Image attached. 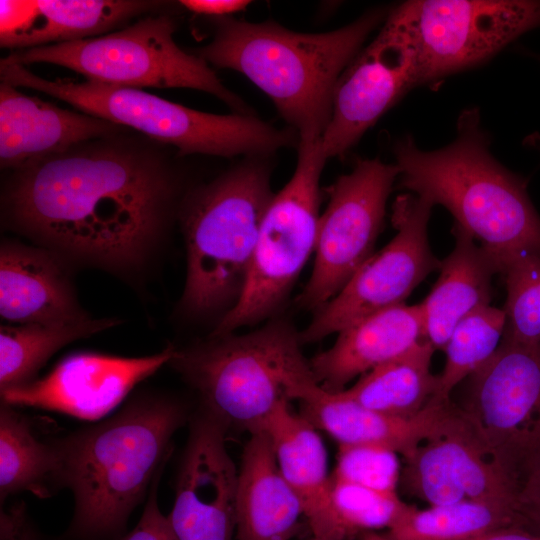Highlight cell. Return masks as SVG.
Masks as SVG:
<instances>
[{
	"instance_id": "6da1fadb",
	"label": "cell",
	"mask_w": 540,
	"mask_h": 540,
	"mask_svg": "<svg viewBox=\"0 0 540 540\" xmlns=\"http://www.w3.org/2000/svg\"><path fill=\"white\" fill-rule=\"evenodd\" d=\"M119 134L13 171L6 219L54 252L112 268L140 263L181 203L180 180L161 153Z\"/></svg>"
},
{
	"instance_id": "7a4b0ae2",
	"label": "cell",
	"mask_w": 540,
	"mask_h": 540,
	"mask_svg": "<svg viewBox=\"0 0 540 540\" xmlns=\"http://www.w3.org/2000/svg\"><path fill=\"white\" fill-rule=\"evenodd\" d=\"M187 418L184 405L163 396L131 400L115 415L57 440L61 486L74 494L67 540H115L161 476L171 439Z\"/></svg>"
},
{
	"instance_id": "3957f363",
	"label": "cell",
	"mask_w": 540,
	"mask_h": 540,
	"mask_svg": "<svg viewBox=\"0 0 540 540\" xmlns=\"http://www.w3.org/2000/svg\"><path fill=\"white\" fill-rule=\"evenodd\" d=\"M389 11L374 8L321 33L296 32L271 20L215 18L212 40L196 54L212 67L247 77L299 138L322 137L340 75Z\"/></svg>"
},
{
	"instance_id": "277c9868",
	"label": "cell",
	"mask_w": 540,
	"mask_h": 540,
	"mask_svg": "<svg viewBox=\"0 0 540 540\" xmlns=\"http://www.w3.org/2000/svg\"><path fill=\"white\" fill-rule=\"evenodd\" d=\"M392 150L401 187L445 207L481 246L498 258L540 256V216L527 183L490 153L477 108L460 114L455 139L443 148L421 150L406 135Z\"/></svg>"
},
{
	"instance_id": "5b68a950",
	"label": "cell",
	"mask_w": 540,
	"mask_h": 540,
	"mask_svg": "<svg viewBox=\"0 0 540 540\" xmlns=\"http://www.w3.org/2000/svg\"><path fill=\"white\" fill-rule=\"evenodd\" d=\"M275 156H243L182 198L178 214L187 266L181 306L187 312L224 315L240 298L275 195Z\"/></svg>"
},
{
	"instance_id": "8992f818",
	"label": "cell",
	"mask_w": 540,
	"mask_h": 540,
	"mask_svg": "<svg viewBox=\"0 0 540 540\" xmlns=\"http://www.w3.org/2000/svg\"><path fill=\"white\" fill-rule=\"evenodd\" d=\"M301 345L294 326L274 317L249 333L175 350L169 363L196 390L201 409L252 433L281 403L300 401L319 385Z\"/></svg>"
},
{
	"instance_id": "52a82bcc",
	"label": "cell",
	"mask_w": 540,
	"mask_h": 540,
	"mask_svg": "<svg viewBox=\"0 0 540 540\" xmlns=\"http://www.w3.org/2000/svg\"><path fill=\"white\" fill-rule=\"evenodd\" d=\"M1 82L43 92L78 111L132 128L172 145L181 156L202 154L243 157L276 154L297 148L299 135L290 127L277 128L257 115L213 114L174 103L138 88L86 79L49 80L26 66L0 61Z\"/></svg>"
},
{
	"instance_id": "ba28073f",
	"label": "cell",
	"mask_w": 540,
	"mask_h": 540,
	"mask_svg": "<svg viewBox=\"0 0 540 540\" xmlns=\"http://www.w3.org/2000/svg\"><path fill=\"white\" fill-rule=\"evenodd\" d=\"M176 28L168 15H149L98 37L14 50L2 59L24 66L54 64L115 86L199 90L217 97L232 113L256 115L209 63L178 46Z\"/></svg>"
},
{
	"instance_id": "9c48e42d",
	"label": "cell",
	"mask_w": 540,
	"mask_h": 540,
	"mask_svg": "<svg viewBox=\"0 0 540 540\" xmlns=\"http://www.w3.org/2000/svg\"><path fill=\"white\" fill-rule=\"evenodd\" d=\"M293 175L275 193L263 222L244 289L211 336L233 333L277 314L316 247L320 180L328 160L322 137L299 138Z\"/></svg>"
},
{
	"instance_id": "30bf717a",
	"label": "cell",
	"mask_w": 540,
	"mask_h": 540,
	"mask_svg": "<svg viewBox=\"0 0 540 540\" xmlns=\"http://www.w3.org/2000/svg\"><path fill=\"white\" fill-rule=\"evenodd\" d=\"M465 380L461 416L519 488L540 460V342L502 340Z\"/></svg>"
},
{
	"instance_id": "8fae6325",
	"label": "cell",
	"mask_w": 540,
	"mask_h": 540,
	"mask_svg": "<svg viewBox=\"0 0 540 540\" xmlns=\"http://www.w3.org/2000/svg\"><path fill=\"white\" fill-rule=\"evenodd\" d=\"M395 9L416 50L420 85L477 66L540 28L535 0H411Z\"/></svg>"
},
{
	"instance_id": "7c38bea8",
	"label": "cell",
	"mask_w": 540,
	"mask_h": 540,
	"mask_svg": "<svg viewBox=\"0 0 540 540\" xmlns=\"http://www.w3.org/2000/svg\"><path fill=\"white\" fill-rule=\"evenodd\" d=\"M398 176L395 163L357 159L326 189L329 200L319 218L311 276L296 298L299 308L319 310L373 255Z\"/></svg>"
},
{
	"instance_id": "4fadbf2b",
	"label": "cell",
	"mask_w": 540,
	"mask_h": 540,
	"mask_svg": "<svg viewBox=\"0 0 540 540\" xmlns=\"http://www.w3.org/2000/svg\"><path fill=\"white\" fill-rule=\"evenodd\" d=\"M432 207L414 194L396 198L392 214L396 235L313 313L299 332L302 344L318 342L372 314L404 304L431 272L440 269L441 260L432 253L427 235Z\"/></svg>"
},
{
	"instance_id": "5bb4252c",
	"label": "cell",
	"mask_w": 540,
	"mask_h": 540,
	"mask_svg": "<svg viewBox=\"0 0 540 540\" xmlns=\"http://www.w3.org/2000/svg\"><path fill=\"white\" fill-rule=\"evenodd\" d=\"M420 85L417 54L395 6L340 75L322 135L327 159L343 158L389 109Z\"/></svg>"
},
{
	"instance_id": "9a60e30c",
	"label": "cell",
	"mask_w": 540,
	"mask_h": 540,
	"mask_svg": "<svg viewBox=\"0 0 540 540\" xmlns=\"http://www.w3.org/2000/svg\"><path fill=\"white\" fill-rule=\"evenodd\" d=\"M175 350L168 346L160 353L138 358L73 354L45 377L1 390L2 403L97 420L118 406L136 384L169 363Z\"/></svg>"
},
{
	"instance_id": "2e32d148",
	"label": "cell",
	"mask_w": 540,
	"mask_h": 540,
	"mask_svg": "<svg viewBox=\"0 0 540 540\" xmlns=\"http://www.w3.org/2000/svg\"><path fill=\"white\" fill-rule=\"evenodd\" d=\"M103 118L62 109L0 84V164L13 171L28 167L90 140L124 132Z\"/></svg>"
},
{
	"instance_id": "e0dca14e",
	"label": "cell",
	"mask_w": 540,
	"mask_h": 540,
	"mask_svg": "<svg viewBox=\"0 0 540 540\" xmlns=\"http://www.w3.org/2000/svg\"><path fill=\"white\" fill-rule=\"evenodd\" d=\"M300 402V414L339 445H376L407 458L422 443L441 433L454 419L451 401L429 404L412 416H397L368 409L339 392L314 387Z\"/></svg>"
},
{
	"instance_id": "ac0fdd59",
	"label": "cell",
	"mask_w": 540,
	"mask_h": 540,
	"mask_svg": "<svg viewBox=\"0 0 540 540\" xmlns=\"http://www.w3.org/2000/svg\"><path fill=\"white\" fill-rule=\"evenodd\" d=\"M422 340H426V331L421 304H401L343 329L334 345L311 358L310 364L318 384L335 393Z\"/></svg>"
},
{
	"instance_id": "d6986e66",
	"label": "cell",
	"mask_w": 540,
	"mask_h": 540,
	"mask_svg": "<svg viewBox=\"0 0 540 540\" xmlns=\"http://www.w3.org/2000/svg\"><path fill=\"white\" fill-rule=\"evenodd\" d=\"M56 252L5 241L0 250V315L14 323L88 318Z\"/></svg>"
},
{
	"instance_id": "ffe728a7",
	"label": "cell",
	"mask_w": 540,
	"mask_h": 540,
	"mask_svg": "<svg viewBox=\"0 0 540 540\" xmlns=\"http://www.w3.org/2000/svg\"><path fill=\"white\" fill-rule=\"evenodd\" d=\"M259 430L270 438L279 469L299 498L312 535L346 540L333 513L331 476L327 474L326 450L317 429L285 401Z\"/></svg>"
},
{
	"instance_id": "44dd1931",
	"label": "cell",
	"mask_w": 540,
	"mask_h": 540,
	"mask_svg": "<svg viewBox=\"0 0 540 540\" xmlns=\"http://www.w3.org/2000/svg\"><path fill=\"white\" fill-rule=\"evenodd\" d=\"M304 517L302 504L283 477L268 435L250 433L238 469V540H288Z\"/></svg>"
},
{
	"instance_id": "7402d4cb",
	"label": "cell",
	"mask_w": 540,
	"mask_h": 540,
	"mask_svg": "<svg viewBox=\"0 0 540 540\" xmlns=\"http://www.w3.org/2000/svg\"><path fill=\"white\" fill-rule=\"evenodd\" d=\"M455 246L441 260L440 274L428 296L420 303L426 340L444 350L458 322L470 312L490 305L492 280L500 268L495 253L481 245L462 227L452 228Z\"/></svg>"
},
{
	"instance_id": "603a6c76",
	"label": "cell",
	"mask_w": 540,
	"mask_h": 540,
	"mask_svg": "<svg viewBox=\"0 0 540 540\" xmlns=\"http://www.w3.org/2000/svg\"><path fill=\"white\" fill-rule=\"evenodd\" d=\"M139 0H36L31 1L39 25L1 36V47L14 50L82 40L110 33L129 19L159 6Z\"/></svg>"
},
{
	"instance_id": "cb8c5ba5",
	"label": "cell",
	"mask_w": 540,
	"mask_h": 540,
	"mask_svg": "<svg viewBox=\"0 0 540 540\" xmlns=\"http://www.w3.org/2000/svg\"><path fill=\"white\" fill-rule=\"evenodd\" d=\"M434 350L429 341L422 340L339 393L374 411L412 416L424 409L437 391L438 375L431 372Z\"/></svg>"
},
{
	"instance_id": "d4e9b609",
	"label": "cell",
	"mask_w": 540,
	"mask_h": 540,
	"mask_svg": "<svg viewBox=\"0 0 540 540\" xmlns=\"http://www.w3.org/2000/svg\"><path fill=\"white\" fill-rule=\"evenodd\" d=\"M61 456L56 441L37 439L28 420L14 406L0 409V499L20 491L37 497L52 495L61 486Z\"/></svg>"
},
{
	"instance_id": "484cf974",
	"label": "cell",
	"mask_w": 540,
	"mask_h": 540,
	"mask_svg": "<svg viewBox=\"0 0 540 540\" xmlns=\"http://www.w3.org/2000/svg\"><path fill=\"white\" fill-rule=\"evenodd\" d=\"M114 319L91 317L59 323H25L0 328V388L36 379L46 361L65 345L116 325Z\"/></svg>"
},
{
	"instance_id": "4316f807",
	"label": "cell",
	"mask_w": 540,
	"mask_h": 540,
	"mask_svg": "<svg viewBox=\"0 0 540 540\" xmlns=\"http://www.w3.org/2000/svg\"><path fill=\"white\" fill-rule=\"evenodd\" d=\"M509 526L521 527L515 510L465 500L426 509L411 506L391 527L362 540H463Z\"/></svg>"
},
{
	"instance_id": "83f0119b",
	"label": "cell",
	"mask_w": 540,
	"mask_h": 540,
	"mask_svg": "<svg viewBox=\"0 0 540 540\" xmlns=\"http://www.w3.org/2000/svg\"><path fill=\"white\" fill-rule=\"evenodd\" d=\"M504 327V310L490 305L470 312L458 322L444 348L445 366L438 375L437 391L430 402L451 401L450 396L455 387L496 351Z\"/></svg>"
},
{
	"instance_id": "f1b7e54d",
	"label": "cell",
	"mask_w": 540,
	"mask_h": 540,
	"mask_svg": "<svg viewBox=\"0 0 540 540\" xmlns=\"http://www.w3.org/2000/svg\"><path fill=\"white\" fill-rule=\"evenodd\" d=\"M498 262L507 290L502 340L526 345L540 342V256L519 254L498 258Z\"/></svg>"
},
{
	"instance_id": "f546056e",
	"label": "cell",
	"mask_w": 540,
	"mask_h": 540,
	"mask_svg": "<svg viewBox=\"0 0 540 540\" xmlns=\"http://www.w3.org/2000/svg\"><path fill=\"white\" fill-rule=\"evenodd\" d=\"M331 503L337 526L349 538L362 531L385 530L411 507L397 492H384L331 476Z\"/></svg>"
},
{
	"instance_id": "4dcf8cb0",
	"label": "cell",
	"mask_w": 540,
	"mask_h": 540,
	"mask_svg": "<svg viewBox=\"0 0 540 540\" xmlns=\"http://www.w3.org/2000/svg\"><path fill=\"white\" fill-rule=\"evenodd\" d=\"M398 454L376 445H340L332 477L384 492H397Z\"/></svg>"
},
{
	"instance_id": "1f68e13d",
	"label": "cell",
	"mask_w": 540,
	"mask_h": 540,
	"mask_svg": "<svg viewBox=\"0 0 540 540\" xmlns=\"http://www.w3.org/2000/svg\"><path fill=\"white\" fill-rule=\"evenodd\" d=\"M160 476L150 487L149 498L136 526L115 540H177L168 515L165 516L157 502Z\"/></svg>"
},
{
	"instance_id": "d6a6232c",
	"label": "cell",
	"mask_w": 540,
	"mask_h": 540,
	"mask_svg": "<svg viewBox=\"0 0 540 540\" xmlns=\"http://www.w3.org/2000/svg\"><path fill=\"white\" fill-rule=\"evenodd\" d=\"M517 513L522 524L535 528L540 533V460L524 479L517 502Z\"/></svg>"
},
{
	"instance_id": "836d02e7",
	"label": "cell",
	"mask_w": 540,
	"mask_h": 540,
	"mask_svg": "<svg viewBox=\"0 0 540 540\" xmlns=\"http://www.w3.org/2000/svg\"><path fill=\"white\" fill-rule=\"evenodd\" d=\"M0 540H41L28 518L23 502L0 513Z\"/></svg>"
},
{
	"instance_id": "e575fe53",
	"label": "cell",
	"mask_w": 540,
	"mask_h": 540,
	"mask_svg": "<svg viewBox=\"0 0 540 540\" xmlns=\"http://www.w3.org/2000/svg\"><path fill=\"white\" fill-rule=\"evenodd\" d=\"M179 4L187 11L212 16L215 18L230 17L245 10L251 1L244 0H181Z\"/></svg>"
},
{
	"instance_id": "d590c367",
	"label": "cell",
	"mask_w": 540,
	"mask_h": 540,
	"mask_svg": "<svg viewBox=\"0 0 540 540\" xmlns=\"http://www.w3.org/2000/svg\"><path fill=\"white\" fill-rule=\"evenodd\" d=\"M463 540H540V533L519 526L503 527Z\"/></svg>"
},
{
	"instance_id": "8d00e7d4",
	"label": "cell",
	"mask_w": 540,
	"mask_h": 540,
	"mask_svg": "<svg viewBox=\"0 0 540 540\" xmlns=\"http://www.w3.org/2000/svg\"><path fill=\"white\" fill-rule=\"evenodd\" d=\"M308 540H343V539L335 537V536H315V535H312V537L309 538Z\"/></svg>"
},
{
	"instance_id": "74e56055",
	"label": "cell",
	"mask_w": 540,
	"mask_h": 540,
	"mask_svg": "<svg viewBox=\"0 0 540 540\" xmlns=\"http://www.w3.org/2000/svg\"><path fill=\"white\" fill-rule=\"evenodd\" d=\"M535 57L540 61V54L535 55Z\"/></svg>"
}]
</instances>
